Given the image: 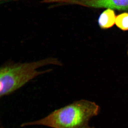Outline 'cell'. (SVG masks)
Segmentation results:
<instances>
[{"label": "cell", "instance_id": "6da1fadb", "mask_svg": "<svg viewBox=\"0 0 128 128\" xmlns=\"http://www.w3.org/2000/svg\"><path fill=\"white\" fill-rule=\"evenodd\" d=\"M100 111V106L95 102L81 100L54 110L42 119L22 124L21 126L41 125L52 128H94L89 126V121L98 115Z\"/></svg>", "mask_w": 128, "mask_h": 128}, {"label": "cell", "instance_id": "7a4b0ae2", "mask_svg": "<svg viewBox=\"0 0 128 128\" xmlns=\"http://www.w3.org/2000/svg\"><path fill=\"white\" fill-rule=\"evenodd\" d=\"M50 65L63 64L57 58L52 57L32 62H11L4 64L0 68V97L10 95L37 76L50 72L51 69L38 70Z\"/></svg>", "mask_w": 128, "mask_h": 128}, {"label": "cell", "instance_id": "3957f363", "mask_svg": "<svg viewBox=\"0 0 128 128\" xmlns=\"http://www.w3.org/2000/svg\"><path fill=\"white\" fill-rule=\"evenodd\" d=\"M70 2L88 7L128 10V0H72Z\"/></svg>", "mask_w": 128, "mask_h": 128}, {"label": "cell", "instance_id": "277c9868", "mask_svg": "<svg viewBox=\"0 0 128 128\" xmlns=\"http://www.w3.org/2000/svg\"><path fill=\"white\" fill-rule=\"evenodd\" d=\"M116 14L112 9H107L100 14L98 20L99 27L102 29L112 28L115 24Z\"/></svg>", "mask_w": 128, "mask_h": 128}, {"label": "cell", "instance_id": "5b68a950", "mask_svg": "<svg viewBox=\"0 0 128 128\" xmlns=\"http://www.w3.org/2000/svg\"><path fill=\"white\" fill-rule=\"evenodd\" d=\"M115 24L120 30L128 31V12H124L118 15L116 18Z\"/></svg>", "mask_w": 128, "mask_h": 128}, {"label": "cell", "instance_id": "8992f818", "mask_svg": "<svg viewBox=\"0 0 128 128\" xmlns=\"http://www.w3.org/2000/svg\"><path fill=\"white\" fill-rule=\"evenodd\" d=\"M46 2H70L72 0H44Z\"/></svg>", "mask_w": 128, "mask_h": 128}, {"label": "cell", "instance_id": "52a82bcc", "mask_svg": "<svg viewBox=\"0 0 128 128\" xmlns=\"http://www.w3.org/2000/svg\"><path fill=\"white\" fill-rule=\"evenodd\" d=\"M127 54H128V52H127Z\"/></svg>", "mask_w": 128, "mask_h": 128}, {"label": "cell", "instance_id": "ba28073f", "mask_svg": "<svg viewBox=\"0 0 128 128\" xmlns=\"http://www.w3.org/2000/svg\"></svg>", "mask_w": 128, "mask_h": 128}]
</instances>
